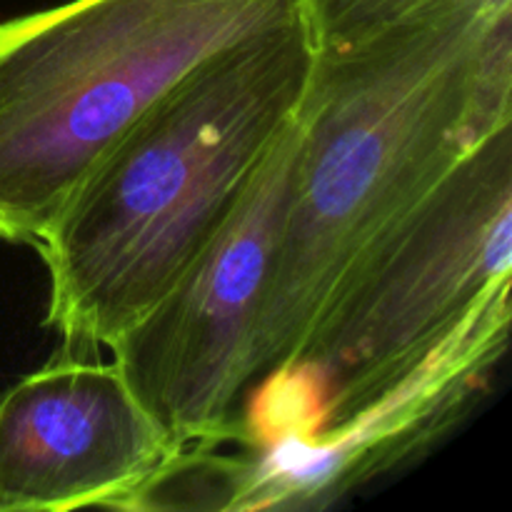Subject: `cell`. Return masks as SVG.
Instances as JSON below:
<instances>
[{"label": "cell", "instance_id": "cell-5", "mask_svg": "<svg viewBox=\"0 0 512 512\" xmlns=\"http://www.w3.org/2000/svg\"><path fill=\"white\" fill-rule=\"evenodd\" d=\"M298 145L295 120L198 258L110 345L130 393L173 453L238 440L255 325L288 215Z\"/></svg>", "mask_w": 512, "mask_h": 512}, {"label": "cell", "instance_id": "cell-6", "mask_svg": "<svg viewBox=\"0 0 512 512\" xmlns=\"http://www.w3.org/2000/svg\"><path fill=\"white\" fill-rule=\"evenodd\" d=\"M168 455L115 363L68 353L0 393V512L118 510Z\"/></svg>", "mask_w": 512, "mask_h": 512}, {"label": "cell", "instance_id": "cell-1", "mask_svg": "<svg viewBox=\"0 0 512 512\" xmlns=\"http://www.w3.org/2000/svg\"><path fill=\"white\" fill-rule=\"evenodd\" d=\"M298 120L250 390L298 363L355 260L468 150L512 123V3L318 53Z\"/></svg>", "mask_w": 512, "mask_h": 512}, {"label": "cell", "instance_id": "cell-4", "mask_svg": "<svg viewBox=\"0 0 512 512\" xmlns=\"http://www.w3.org/2000/svg\"><path fill=\"white\" fill-rule=\"evenodd\" d=\"M305 0H70L0 23V240L38 243L180 80Z\"/></svg>", "mask_w": 512, "mask_h": 512}, {"label": "cell", "instance_id": "cell-7", "mask_svg": "<svg viewBox=\"0 0 512 512\" xmlns=\"http://www.w3.org/2000/svg\"><path fill=\"white\" fill-rule=\"evenodd\" d=\"M512 0H305L318 53H345L420 33Z\"/></svg>", "mask_w": 512, "mask_h": 512}, {"label": "cell", "instance_id": "cell-2", "mask_svg": "<svg viewBox=\"0 0 512 512\" xmlns=\"http://www.w3.org/2000/svg\"><path fill=\"white\" fill-rule=\"evenodd\" d=\"M315 63L308 13L240 40L98 160L35 243L65 348H110L168 293L298 120Z\"/></svg>", "mask_w": 512, "mask_h": 512}, {"label": "cell", "instance_id": "cell-3", "mask_svg": "<svg viewBox=\"0 0 512 512\" xmlns=\"http://www.w3.org/2000/svg\"><path fill=\"white\" fill-rule=\"evenodd\" d=\"M512 273V123L480 140L358 260L298 363L253 388L248 450L310 445L423 373Z\"/></svg>", "mask_w": 512, "mask_h": 512}]
</instances>
